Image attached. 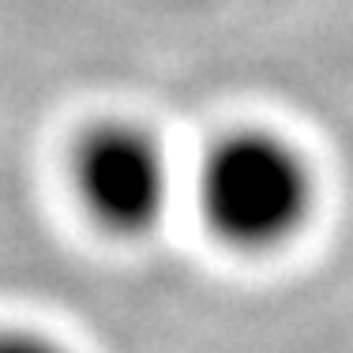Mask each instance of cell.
I'll return each mask as SVG.
<instances>
[{"mask_svg":"<svg viewBox=\"0 0 353 353\" xmlns=\"http://www.w3.org/2000/svg\"><path fill=\"white\" fill-rule=\"evenodd\" d=\"M0 353H68L61 342H53L49 334H38V331H0Z\"/></svg>","mask_w":353,"mask_h":353,"instance_id":"obj_3","label":"cell"},{"mask_svg":"<svg viewBox=\"0 0 353 353\" xmlns=\"http://www.w3.org/2000/svg\"><path fill=\"white\" fill-rule=\"evenodd\" d=\"M312 176L301 154L267 132H233L199 173V211L214 237L241 252H271L305 225Z\"/></svg>","mask_w":353,"mask_h":353,"instance_id":"obj_1","label":"cell"},{"mask_svg":"<svg viewBox=\"0 0 353 353\" xmlns=\"http://www.w3.org/2000/svg\"><path fill=\"white\" fill-rule=\"evenodd\" d=\"M72 188L98 230L132 241L162 225L173 176L162 143L143 124L102 121L72 147Z\"/></svg>","mask_w":353,"mask_h":353,"instance_id":"obj_2","label":"cell"}]
</instances>
